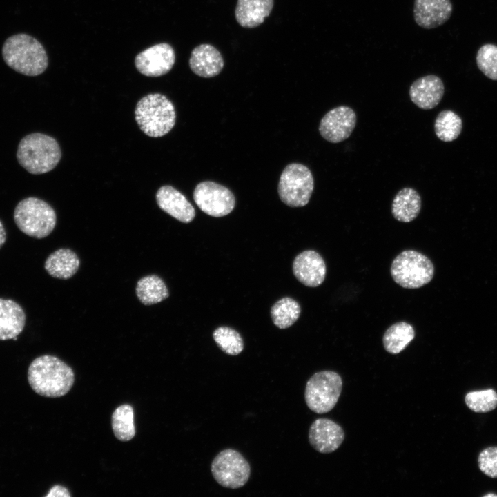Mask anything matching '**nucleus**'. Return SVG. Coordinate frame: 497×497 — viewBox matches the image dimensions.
<instances>
[{
	"mask_svg": "<svg viewBox=\"0 0 497 497\" xmlns=\"http://www.w3.org/2000/svg\"><path fill=\"white\" fill-rule=\"evenodd\" d=\"M413 327L405 322H398L391 325L384 333L382 342L384 349L391 354L403 351L413 340Z\"/></svg>",
	"mask_w": 497,
	"mask_h": 497,
	"instance_id": "obj_23",
	"label": "nucleus"
},
{
	"mask_svg": "<svg viewBox=\"0 0 497 497\" xmlns=\"http://www.w3.org/2000/svg\"><path fill=\"white\" fill-rule=\"evenodd\" d=\"M111 423L114 435L118 440H130L135 435L132 406L124 404L116 408L112 414Z\"/></svg>",
	"mask_w": 497,
	"mask_h": 497,
	"instance_id": "obj_25",
	"label": "nucleus"
},
{
	"mask_svg": "<svg viewBox=\"0 0 497 497\" xmlns=\"http://www.w3.org/2000/svg\"><path fill=\"white\" fill-rule=\"evenodd\" d=\"M391 275L394 282L405 289H418L429 283L434 275V266L424 254L405 250L393 260Z\"/></svg>",
	"mask_w": 497,
	"mask_h": 497,
	"instance_id": "obj_6",
	"label": "nucleus"
},
{
	"mask_svg": "<svg viewBox=\"0 0 497 497\" xmlns=\"http://www.w3.org/2000/svg\"><path fill=\"white\" fill-rule=\"evenodd\" d=\"M444 92V84L435 75L418 78L411 84L409 91L411 101L422 110L434 108L442 100Z\"/></svg>",
	"mask_w": 497,
	"mask_h": 497,
	"instance_id": "obj_16",
	"label": "nucleus"
},
{
	"mask_svg": "<svg viewBox=\"0 0 497 497\" xmlns=\"http://www.w3.org/2000/svg\"><path fill=\"white\" fill-rule=\"evenodd\" d=\"M485 496V497H487V496H497V495H496V494H486Z\"/></svg>",
	"mask_w": 497,
	"mask_h": 497,
	"instance_id": "obj_34",
	"label": "nucleus"
},
{
	"mask_svg": "<svg viewBox=\"0 0 497 497\" xmlns=\"http://www.w3.org/2000/svg\"><path fill=\"white\" fill-rule=\"evenodd\" d=\"M462 121L460 116L451 110L440 112L435 119L434 131L437 137L442 142H449L460 135Z\"/></svg>",
	"mask_w": 497,
	"mask_h": 497,
	"instance_id": "obj_27",
	"label": "nucleus"
},
{
	"mask_svg": "<svg viewBox=\"0 0 497 497\" xmlns=\"http://www.w3.org/2000/svg\"><path fill=\"white\" fill-rule=\"evenodd\" d=\"M80 265L77 254L69 248H59L47 257L44 268L48 273L55 278L67 280L73 276Z\"/></svg>",
	"mask_w": 497,
	"mask_h": 497,
	"instance_id": "obj_21",
	"label": "nucleus"
},
{
	"mask_svg": "<svg viewBox=\"0 0 497 497\" xmlns=\"http://www.w3.org/2000/svg\"><path fill=\"white\" fill-rule=\"evenodd\" d=\"M342 380L335 371H322L314 373L307 381L304 399L312 411L325 413L333 409L340 396Z\"/></svg>",
	"mask_w": 497,
	"mask_h": 497,
	"instance_id": "obj_7",
	"label": "nucleus"
},
{
	"mask_svg": "<svg viewBox=\"0 0 497 497\" xmlns=\"http://www.w3.org/2000/svg\"><path fill=\"white\" fill-rule=\"evenodd\" d=\"M211 470L219 485L233 489L243 487L251 474L248 462L239 451L232 449L220 451L212 461Z\"/></svg>",
	"mask_w": 497,
	"mask_h": 497,
	"instance_id": "obj_9",
	"label": "nucleus"
},
{
	"mask_svg": "<svg viewBox=\"0 0 497 497\" xmlns=\"http://www.w3.org/2000/svg\"><path fill=\"white\" fill-rule=\"evenodd\" d=\"M421 197L413 188L405 187L395 195L391 204L393 217L401 222H410L419 215L421 209Z\"/></svg>",
	"mask_w": 497,
	"mask_h": 497,
	"instance_id": "obj_22",
	"label": "nucleus"
},
{
	"mask_svg": "<svg viewBox=\"0 0 497 497\" xmlns=\"http://www.w3.org/2000/svg\"><path fill=\"white\" fill-rule=\"evenodd\" d=\"M175 62L173 48L167 43H161L139 52L135 59L137 70L147 77H159L167 74Z\"/></svg>",
	"mask_w": 497,
	"mask_h": 497,
	"instance_id": "obj_12",
	"label": "nucleus"
},
{
	"mask_svg": "<svg viewBox=\"0 0 497 497\" xmlns=\"http://www.w3.org/2000/svg\"><path fill=\"white\" fill-rule=\"evenodd\" d=\"M480 471L489 477L497 478V447H489L483 450L478 458Z\"/></svg>",
	"mask_w": 497,
	"mask_h": 497,
	"instance_id": "obj_31",
	"label": "nucleus"
},
{
	"mask_svg": "<svg viewBox=\"0 0 497 497\" xmlns=\"http://www.w3.org/2000/svg\"><path fill=\"white\" fill-rule=\"evenodd\" d=\"M71 495L66 487L55 485L48 491L46 497H70Z\"/></svg>",
	"mask_w": 497,
	"mask_h": 497,
	"instance_id": "obj_32",
	"label": "nucleus"
},
{
	"mask_svg": "<svg viewBox=\"0 0 497 497\" xmlns=\"http://www.w3.org/2000/svg\"><path fill=\"white\" fill-rule=\"evenodd\" d=\"M213 338L218 347L228 355H237L244 349L242 336L232 328L218 327L213 331Z\"/></svg>",
	"mask_w": 497,
	"mask_h": 497,
	"instance_id": "obj_28",
	"label": "nucleus"
},
{
	"mask_svg": "<svg viewBox=\"0 0 497 497\" xmlns=\"http://www.w3.org/2000/svg\"><path fill=\"white\" fill-rule=\"evenodd\" d=\"M61 157V151L57 140L48 135L33 133L23 137L19 142L17 159L28 173L40 175L54 169Z\"/></svg>",
	"mask_w": 497,
	"mask_h": 497,
	"instance_id": "obj_3",
	"label": "nucleus"
},
{
	"mask_svg": "<svg viewBox=\"0 0 497 497\" xmlns=\"http://www.w3.org/2000/svg\"><path fill=\"white\" fill-rule=\"evenodd\" d=\"M301 308L299 303L289 297L276 302L271 309V316L274 324L280 329H286L299 318Z\"/></svg>",
	"mask_w": 497,
	"mask_h": 497,
	"instance_id": "obj_26",
	"label": "nucleus"
},
{
	"mask_svg": "<svg viewBox=\"0 0 497 497\" xmlns=\"http://www.w3.org/2000/svg\"><path fill=\"white\" fill-rule=\"evenodd\" d=\"M193 199L204 213L216 217L229 214L235 206L233 193L224 186L211 181L199 183L194 190Z\"/></svg>",
	"mask_w": 497,
	"mask_h": 497,
	"instance_id": "obj_10",
	"label": "nucleus"
},
{
	"mask_svg": "<svg viewBox=\"0 0 497 497\" xmlns=\"http://www.w3.org/2000/svg\"><path fill=\"white\" fill-rule=\"evenodd\" d=\"M156 202L162 211L183 223H189L195 218L194 207L181 192L171 186H162L158 189Z\"/></svg>",
	"mask_w": 497,
	"mask_h": 497,
	"instance_id": "obj_17",
	"label": "nucleus"
},
{
	"mask_svg": "<svg viewBox=\"0 0 497 497\" xmlns=\"http://www.w3.org/2000/svg\"><path fill=\"white\" fill-rule=\"evenodd\" d=\"M13 218L22 233L37 239L49 235L57 222L53 208L46 202L35 197L21 200L14 208Z\"/></svg>",
	"mask_w": 497,
	"mask_h": 497,
	"instance_id": "obj_5",
	"label": "nucleus"
},
{
	"mask_svg": "<svg viewBox=\"0 0 497 497\" xmlns=\"http://www.w3.org/2000/svg\"><path fill=\"white\" fill-rule=\"evenodd\" d=\"M2 57L10 68L26 76L39 75L48 66V55L42 44L26 33L9 37L3 45Z\"/></svg>",
	"mask_w": 497,
	"mask_h": 497,
	"instance_id": "obj_2",
	"label": "nucleus"
},
{
	"mask_svg": "<svg viewBox=\"0 0 497 497\" xmlns=\"http://www.w3.org/2000/svg\"><path fill=\"white\" fill-rule=\"evenodd\" d=\"M356 122L355 111L351 107L340 106L324 115L320 122L319 132L327 142L339 143L351 136Z\"/></svg>",
	"mask_w": 497,
	"mask_h": 497,
	"instance_id": "obj_11",
	"label": "nucleus"
},
{
	"mask_svg": "<svg viewBox=\"0 0 497 497\" xmlns=\"http://www.w3.org/2000/svg\"><path fill=\"white\" fill-rule=\"evenodd\" d=\"M26 313L15 301L0 298V340L17 337L23 330Z\"/></svg>",
	"mask_w": 497,
	"mask_h": 497,
	"instance_id": "obj_19",
	"label": "nucleus"
},
{
	"mask_svg": "<svg viewBox=\"0 0 497 497\" xmlns=\"http://www.w3.org/2000/svg\"><path fill=\"white\" fill-rule=\"evenodd\" d=\"M344 439V432L342 428L328 418L316 419L309 428V443L314 449L322 454L335 451Z\"/></svg>",
	"mask_w": 497,
	"mask_h": 497,
	"instance_id": "obj_13",
	"label": "nucleus"
},
{
	"mask_svg": "<svg viewBox=\"0 0 497 497\" xmlns=\"http://www.w3.org/2000/svg\"><path fill=\"white\" fill-rule=\"evenodd\" d=\"M465 400L467 406L476 413L489 412L497 407V393L491 389L469 392Z\"/></svg>",
	"mask_w": 497,
	"mask_h": 497,
	"instance_id": "obj_29",
	"label": "nucleus"
},
{
	"mask_svg": "<svg viewBox=\"0 0 497 497\" xmlns=\"http://www.w3.org/2000/svg\"><path fill=\"white\" fill-rule=\"evenodd\" d=\"M135 118L140 130L152 137H162L174 127L176 113L173 104L165 95L150 93L139 99Z\"/></svg>",
	"mask_w": 497,
	"mask_h": 497,
	"instance_id": "obj_4",
	"label": "nucleus"
},
{
	"mask_svg": "<svg viewBox=\"0 0 497 497\" xmlns=\"http://www.w3.org/2000/svg\"><path fill=\"white\" fill-rule=\"evenodd\" d=\"M293 272L297 280L304 285L316 287L324 281L327 268L322 257L318 252L306 250L294 259Z\"/></svg>",
	"mask_w": 497,
	"mask_h": 497,
	"instance_id": "obj_14",
	"label": "nucleus"
},
{
	"mask_svg": "<svg viewBox=\"0 0 497 497\" xmlns=\"http://www.w3.org/2000/svg\"><path fill=\"white\" fill-rule=\"evenodd\" d=\"M188 63L193 73L205 78L219 75L224 65L220 51L209 43H202L193 48Z\"/></svg>",
	"mask_w": 497,
	"mask_h": 497,
	"instance_id": "obj_18",
	"label": "nucleus"
},
{
	"mask_svg": "<svg viewBox=\"0 0 497 497\" xmlns=\"http://www.w3.org/2000/svg\"><path fill=\"white\" fill-rule=\"evenodd\" d=\"M476 61L478 69L487 78L497 81V46L485 43L478 49Z\"/></svg>",
	"mask_w": 497,
	"mask_h": 497,
	"instance_id": "obj_30",
	"label": "nucleus"
},
{
	"mask_svg": "<svg viewBox=\"0 0 497 497\" xmlns=\"http://www.w3.org/2000/svg\"><path fill=\"white\" fill-rule=\"evenodd\" d=\"M273 5L274 0H237L235 19L244 28H255L269 16Z\"/></svg>",
	"mask_w": 497,
	"mask_h": 497,
	"instance_id": "obj_20",
	"label": "nucleus"
},
{
	"mask_svg": "<svg viewBox=\"0 0 497 497\" xmlns=\"http://www.w3.org/2000/svg\"><path fill=\"white\" fill-rule=\"evenodd\" d=\"M314 188V179L309 168L292 163L283 170L278 183V194L282 202L290 207L306 206Z\"/></svg>",
	"mask_w": 497,
	"mask_h": 497,
	"instance_id": "obj_8",
	"label": "nucleus"
},
{
	"mask_svg": "<svg viewBox=\"0 0 497 497\" xmlns=\"http://www.w3.org/2000/svg\"><path fill=\"white\" fill-rule=\"evenodd\" d=\"M28 380L37 394L50 398L66 395L72 388L75 375L70 367L58 358L44 355L36 358L28 370Z\"/></svg>",
	"mask_w": 497,
	"mask_h": 497,
	"instance_id": "obj_1",
	"label": "nucleus"
},
{
	"mask_svg": "<svg viewBox=\"0 0 497 497\" xmlns=\"http://www.w3.org/2000/svg\"><path fill=\"white\" fill-rule=\"evenodd\" d=\"M453 12L451 0H414L413 18L424 29H433L447 22Z\"/></svg>",
	"mask_w": 497,
	"mask_h": 497,
	"instance_id": "obj_15",
	"label": "nucleus"
},
{
	"mask_svg": "<svg viewBox=\"0 0 497 497\" xmlns=\"http://www.w3.org/2000/svg\"><path fill=\"white\" fill-rule=\"evenodd\" d=\"M6 240V232L2 222L0 220V248Z\"/></svg>",
	"mask_w": 497,
	"mask_h": 497,
	"instance_id": "obj_33",
	"label": "nucleus"
},
{
	"mask_svg": "<svg viewBox=\"0 0 497 497\" xmlns=\"http://www.w3.org/2000/svg\"><path fill=\"white\" fill-rule=\"evenodd\" d=\"M135 291L139 300L144 305L157 304L169 295L164 282L155 275L141 278L137 283Z\"/></svg>",
	"mask_w": 497,
	"mask_h": 497,
	"instance_id": "obj_24",
	"label": "nucleus"
}]
</instances>
